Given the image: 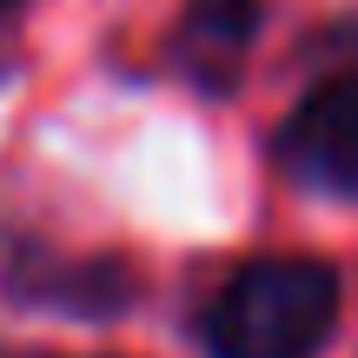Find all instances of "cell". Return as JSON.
Listing matches in <instances>:
<instances>
[{"mask_svg": "<svg viewBox=\"0 0 358 358\" xmlns=\"http://www.w3.org/2000/svg\"><path fill=\"white\" fill-rule=\"evenodd\" d=\"M338 319V272L325 259H252L199 312L206 358H312Z\"/></svg>", "mask_w": 358, "mask_h": 358, "instance_id": "1", "label": "cell"}, {"mask_svg": "<svg viewBox=\"0 0 358 358\" xmlns=\"http://www.w3.org/2000/svg\"><path fill=\"white\" fill-rule=\"evenodd\" d=\"M272 159L292 186L358 206V66L325 73L272 140Z\"/></svg>", "mask_w": 358, "mask_h": 358, "instance_id": "2", "label": "cell"}, {"mask_svg": "<svg viewBox=\"0 0 358 358\" xmlns=\"http://www.w3.org/2000/svg\"><path fill=\"white\" fill-rule=\"evenodd\" d=\"M7 292L40 312L113 319V312L133 306V266H120V259H60L40 239H20L7 259Z\"/></svg>", "mask_w": 358, "mask_h": 358, "instance_id": "3", "label": "cell"}, {"mask_svg": "<svg viewBox=\"0 0 358 358\" xmlns=\"http://www.w3.org/2000/svg\"><path fill=\"white\" fill-rule=\"evenodd\" d=\"M259 34V0H186L173 27V66L206 93H226Z\"/></svg>", "mask_w": 358, "mask_h": 358, "instance_id": "4", "label": "cell"}, {"mask_svg": "<svg viewBox=\"0 0 358 358\" xmlns=\"http://www.w3.org/2000/svg\"><path fill=\"white\" fill-rule=\"evenodd\" d=\"M352 47H358V13H352V20H338V27H319V34L306 40V53H332V60H345Z\"/></svg>", "mask_w": 358, "mask_h": 358, "instance_id": "5", "label": "cell"}, {"mask_svg": "<svg viewBox=\"0 0 358 358\" xmlns=\"http://www.w3.org/2000/svg\"><path fill=\"white\" fill-rule=\"evenodd\" d=\"M7 7H13V0H0V13H7Z\"/></svg>", "mask_w": 358, "mask_h": 358, "instance_id": "6", "label": "cell"}]
</instances>
